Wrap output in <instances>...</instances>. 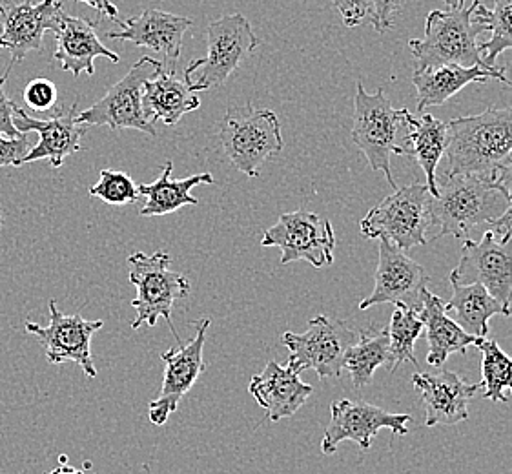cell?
<instances>
[{
	"instance_id": "12",
	"label": "cell",
	"mask_w": 512,
	"mask_h": 474,
	"mask_svg": "<svg viewBox=\"0 0 512 474\" xmlns=\"http://www.w3.org/2000/svg\"><path fill=\"white\" fill-rule=\"evenodd\" d=\"M451 283H480L507 309L512 305V230L498 236L487 230L480 241L467 239Z\"/></svg>"
},
{
	"instance_id": "38",
	"label": "cell",
	"mask_w": 512,
	"mask_h": 474,
	"mask_svg": "<svg viewBox=\"0 0 512 474\" xmlns=\"http://www.w3.org/2000/svg\"><path fill=\"white\" fill-rule=\"evenodd\" d=\"M370 22L378 33H387L394 24V15L400 11L401 0H372Z\"/></svg>"
},
{
	"instance_id": "14",
	"label": "cell",
	"mask_w": 512,
	"mask_h": 474,
	"mask_svg": "<svg viewBox=\"0 0 512 474\" xmlns=\"http://www.w3.org/2000/svg\"><path fill=\"white\" fill-rule=\"evenodd\" d=\"M409 414L387 413L378 405L352 400H336L330 405V423H328L321 453L334 454L339 444L354 442L363 451H369L372 440L381 429H390L396 436L409 434Z\"/></svg>"
},
{
	"instance_id": "21",
	"label": "cell",
	"mask_w": 512,
	"mask_h": 474,
	"mask_svg": "<svg viewBox=\"0 0 512 474\" xmlns=\"http://www.w3.org/2000/svg\"><path fill=\"white\" fill-rule=\"evenodd\" d=\"M248 392L265 409L268 422L290 418L305 405L310 394L314 392L312 385L301 382L299 374L290 367H283L277 361H268L265 371L256 374L248 385Z\"/></svg>"
},
{
	"instance_id": "1",
	"label": "cell",
	"mask_w": 512,
	"mask_h": 474,
	"mask_svg": "<svg viewBox=\"0 0 512 474\" xmlns=\"http://www.w3.org/2000/svg\"><path fill=\"white\" fill-rule=\"evenodd\" d=\"M512 154V106H491L485 112L456 117L447 124V166L441 176L494 177Z\"/></svg>"
},
{
	"instance_id": "17",
	"label": "cell",
	"mask_w": 512,
	"mask_h": 474,
	"mask_svg": "<svg viewBox=\"0 0 512 474\" xmlns=\"http://www.w3.org/2000/svg\"><path fill=\"white\" fill-rule=\"evenodd\" d=\"M210 329V320L197 321V334L188 343H181L179 349H170L161 354L164 361L163 387L154 402H150L148 416L150 422L161 427L177 411L179 402L194 387L199 376L205 372L206 332Z\"/></svg>"
},
{
	"instance_id": "2",
	"label": "cell",
	"mask_w": 512,
	"mask_h": 474,
	"mask_svg": "<svg viewBox=\"0 0 512 474\" xmlns=\"http://www.w3.org/2000/svg\"><path fill=\"white\" fill-rule=\"evenodd\" d=\"M509 205L511 201L489 177H438V194L429 201L432 237L463 239L480 225H492Z\"/></svg>"
},
{
	"instance_id": "16",
	"label": "cell",
	"mask_w": 512,
	"mask_h": 474,
	"mask_svg": "<svg viewBox=\"0 0 512 474\" xmlns=\"http://www.w3.org/2000/svg\"><path fill=\"white\" fill-rule=\"evenodd\" d=\"M61 0H4L0 4V48L21 62L30 52H42L44 35L61 26Z\"/></svg>"
},
{
	"instance_id": "37",
	"label": "cell",
	"mask_w": 512,
	"mask_h": 474,
	"mask_svg": "<svg viewBox=\"0 0 512 474\" xmlns=\"http://www.w3.org/2000/svg\"><path fill=\"white\" fill-rule=\"evenodd\" d=\"M334 8L339 11L347 28H356L365 21H370L372 10L367 0H332Z\"/></svg>"
},
{
	"instance_id": "32",
	"label": "cell",
	"mask_w": 512,
	"mask_h": 474,
	"mask_svg": "<svg viewBox=\"0 0 512 474\" xmlns=\"http://www.w3.org/2000/svg\"><path fill=\"white\" fill-rule=\"evenodd\" d=\"M423 329L425 327H423L420 310L396 307L392 312L389 327V361L385 365L389 372L396 371L405 361H410L412 365L418 363L414 347H416V341L420 340Z\"/></svg>"
},
{
	"instance_id": "4",
	"label": "cell",
	"mask_w": 512,
	"mask_h": 474,
	"mask_svg": "<svg viewBox=\"0 0 512 474\" xmlns=\"http://www.w3.org/2000/svg\"><path fill=\"white\" fill-rule=\"evenodd\" d=\"M480 2H472L461 10H434L425 19V33L421 39L409 41L414 59L420 62L418 70L440 68L447 64L458 66H487L476 37L482 26L474 21V11Z\"/></svg>"
},
{
	"instance_id": "44",
	"label": "cell",
	"mask_w": 512,
	"mask_h": 474,
	"mask_svg": "<svg viewBox=\"0 0 512 474\" xmlns=\"http://www.w3.org/2000/svg\"><path fill=\"white\" fill-rule=\"evenodd\" d=\"M0 227H2V214H0Z\"/></svg>"
},
{
	"instance_id": "6",
	"label": "cell",
	"mask_w": 512,
	"mask_h": 474,
	"mask_svg": "<svg viewBox=\"0 0 512 474\" xmlns=\"http://www.w3.org/2000/svg\"><path fill=\"white\" fill-rule=\"evenodd\" d=\"M170 263L172 258L166 252H155L152 256L135 252L128 258V279L137 287V298L132 301V307L137 312L132 321V329H139L143 325L155 327L157 320L163 318L181 345L183 341L175 330L172 310L177 299L190 296V281L183 274L170 270Z\"/></svg>"
},
{
	"instance_id": "8",
	"label": "cell",
	"mask_w": 512,
	"mask_h": 474,
	"mask_svg": "<svg viewBox=\"0 0 512 474\" xmlns=\"http://www.w3.org/2000/svg\"><path fill=\"white\" fill-rule=\"evenodd\" d=\"M219 139L230 163L248 177L259 176L261 165L283 150L277 115L250 103L226 112L219 124Z\"/></svg>"
},
{
	"instance_id": "27",
	"label": "cell",
	"mask_w": 512,
	"mask_h": 474,
	"mask_svg": "<svg viewBox=\"0 0 512 474\" xmlns=\"http://www.w3.org/2000/svg\"><path fill=\"white\" fill-rule=\"evenodd\" d=\"M451 285L452 298L449 303H445L447 314H454V321L474 338H485L489 334V321L492 316L500 314L511 318L512 310L507 309L498 299L492 298L489 290L480 283Z\"/></svg>"
},
{
	"instance_id": "10",
	"label": "cell",
	"mask_w": 512,
	"mask_h": 474,
	"mask_svg": "<svg viewBox=\"0 0 512 474\" xmlns=\"http://www.w3.org/2000/svg\"><path fill=\"white\" fill-rule=\"evenodd\" d=\"M163 70V62L152 57H141L103 99L77 115L82 126H108L112 130H137L155 135L154 124L148 123L143 112V88Z\"/></svg>"
},
{
	"instance_id": "40",
	"label": "cell",
	"mask_w": 512,
	"mask_h": 474,
	"mask_svg": "<svg viewBox=\"0 0 512 474\" xmlns=\"http://www.w3.org/2000/svg\"><path fill=\"white\" fill-rule=\"evenodd\" d=\"M79 2H84V4L92 6L93 10L97 11V13H101L104 17L112 19V21L117 22V24L121 26V22L123 21L117 17L119 11L115 8V4H113L112 0H79Z\"/></svg>"
},
{
	"instance_id": "24",
	"label": "cell",
	"mask_w": 512,
	"mask_h": 474,
	"mask_svg": "<svg viewBox=\"0 0 512 474\" xmlns=\"http://www.w3.org/2000/svg\"><path fill=\"white\" fill-rule=\"evenodd\" d=\"M201 108V99L179 81L172 72H161L146 81L143 88V112L148 123L161 121L166 126H175L186 114Z\"/></svg>"
},
{
	"instance_id": "3",
	"label": "cell",
	"mask_w": 512,
	"mask_h": 474,
	"mask_svg": "<svg viewBox=\"0 0 512 474\" xmlns=\"http://www.w3.org/2000/svg\"><path fill=\"white\" fill-rule=\"evenodd\" d=\"M407 108L396 110L383 90L365 92L363 83L356 86L352 141L365 154L374 172H383L389 185L396 190L398 183L390 170L392 154L403 155V145L412 128Z\"/></svg>"
},
{
	"instance_id": "22",
	"label": "cell",
	"mask_w": 512,
	"mask_h": 474,
	"mask_svg": "<svg viewBox=\"0 0 512 474\" xmlns=\"http://www.w3.org/2000/svg\"><path fill=\"white\" fill-rule=\"evenodd\" d=\"M57 50L53 53V61L61 64L64 72L79 77L86 73L92 77L95 73V59L104 57L108 61L119 62L121 57L104 46L95 22L81 17L66 15L62 11L61 26L55 31Z\"/></svg>"
},
{
	"instance_id": "29",
	"label": "cell",
	"mask_w": 512,
	"mask_h": 474,
	"mask_svg": "<svg viewBox=\"0 0 512 474\" xmlns=\"http://www.w3.org/2000/svg\"><path fill=\"white\" fill-rule=\"evenodd\" d=\"M389 329H365L358 332V340L350 347L343 369H347L354 387H367L374 372L389 361Z\"/></svg>"
},
{
	"instance_id": "39",
	"label": "cell",
	"mask_w": 512,
	"mask_h": 474,
	"mask_svg": "<svg viewBox=\"0 0 512 474\" xmlns=\"http://www.w3.org/2000/svg\"><path fill=\"white\" fill-rule=\"evenodd\" d=\"M494 183L512 203V154L494 172Z\"/></svg>"
},
{
	"instance_id": "11",
	"label": "cell",
	"mask_w": 512,
	"mask_h": 474,
	"mask_svg": "<svg viewBox=\"0 0 512 474\" xmlns=\"http://www.w3.org/2000/svg\"><path fill=\"white\" fill-rule=\"evenodd\" d=\"M261 247L279 248L281 265L307 261L314 268H325L334 263L336 234L328 219L297 210L283 214L274 227L265 230Z\"/></svg>"
},
{
	"instance_id": "33",
	"label": "cell",
	"mask_w": 512,
	"mask_h": 474,
	"mask_svg": "<svg viewBox=\"0 0 512 474\" xmlns=\"http://www.w3.org/2000/svg\"><path fill=\"white\" fill-rule=\"evenodd\" d=\"M90 196L99 197L113 207H123L139 199V185L126 172L101 170V179L90 188Z\"/></svg>"
},
{
	"instance_id": "7",
	"label": "cell",
	"mask_w": 512,
	"mask_h": 474,
	"mask_svg": "<svg viewBox=\"0 0 512 474\" xmlns=\"http://www.w3.org/2000/svg\"><path fill=\"white\" fill-rule=\"evenodd\" d=\"M431 196L427 185L421 183L396 188L361 219V236L387 239L403 252L427 245L431 232Z\"/></svg>"
},
{
	"instance_id": "25",
	"label": "cell",
	"mask_w": 512,
	"mask_h": 474,
	"mask_svg": "<svg viewBox=\"0 0 512 474\" xmlns=\"http://www.w3.org/2000/svg\"><path fill=\"white\" fill-rule=\"evenodd\" d=\"M423 327L427 329L429 354L427 363L440 369L452 354H465L474 345L476 338L461 329L445 309V301L432 292L425 294V303L420 310Z\"/></svg>"
},
{
	"instance_id": "20",
	"label": "cell",
	"mask_w": 512,
	"mask_h": 474,
	"mask_svg": "<svg viewBox=\"0 0 512 474\" xmlns=\"http://www.w3.org/2000/svg\"><path fill=\"white\" fill-rule=\"evenodd\" d=\"M192 24L188 17L163 10H146L139 17L121 22V31H108L106 37L132 42L134 46L163 53L166 59L177 61L183 53L186 30Z\"/></svg>"
},
{
	"instance_id": "23",
	"label": "cell",
	"mask_w": 512,
	"mask_h": 474,
	"mask_svg": "<svg viewBox=\"0 0 512 474\" xmlns=\"http://www.w3.org/2000/svg\"><path fill=\"white\" fill-rule=\"evenodd\" d=\"M505 68L500 66H458L447 64L440 68H427L416 70L412 75V84L418 92V112L431 106H441L447 103L456 93L461 92L467 84H485L489 79H498L500 83L512 88V81L505 75Z\"/></svg>"
},
{
	"instance_id": "31",
	"label": "cell",
	"mask_w": 512,
	"mask_h": 474,
	"mask_svg": "<svg viewBox=\"0 0 512 474\" xmlns=\"http://www.w3.org/2000/svg\"><path fill=\"white\" fill-rule=\"evenodd\" d=\"M474 21L483 31H492V37L480 46L483 62L496 66V59L505 50H512V0H494V8L487 10L483 2L474 11Z\"/></svg>"
},
{
	"instance_id": "5",
	"label": "cell",
	"mask_w": 512,
	"mask_h": 474,
	"mask_svg": "<svg viewBox=\"0 0 512 474\" xmlns=\"http://www.w3.org/2000/svg\"><path fill=\"white\" fill-rule=\"evenodd\" d=\"M208 52L186 66L185 83L192 92H208L226 83V79L248 59L259 39L245 15H225L208 24Z\"/></svg>"
},
{
	"instance_id": "26",
	"label": "cell",
	"mask_w": 512,
	"mask_h": 474,
	"mask_svg": "<svg viewBox=\"0 0 512 474\" xmlns=\"http://www.w3.org/2000/svg\"><path fill=\"white\" fill-rule=\"evenodd\" d=\"M174 163L166 161L161 170V176L150 185H139V196L146 197V205L141 208V217H161L174 214L185 205L197 207L199 201L192 196V190L197 185H214L212 174H197V176L174 179Z\"/></svg>"
},
{
	"instance_id": "19",
	"label": "cell",
	"mask_w": 512,
	"mask_h": 474,
	"mask_svg": "<svg viewBox=\"0 0 512 474\" xmlns=\"http://www.w3.org/2000/svg\"><path fill=\"white\" fill-rule=\"evenodd\" d=\"M412 385L425 407V425H456L469 420V403L483 391V383L465 382L456 372H416Z\"/></svg>"
},
{
	"instance_id": "41",
	"label": "cell",
	"mask_w": 512,
	"mask_h": 474,
	"mask_svg": "<svg viewBox=\"0 0 512 474\" xmlns=\"http://www.w3.org/2000/svg\"><path fill=\"white\" fill-rule=\"evenodd\" d=\"M492 230H494L498 236H502L505 232L512 230V203L509 205V208L505 210V214L492 223Z\"/></svg>"
},
{
	"instance_id": "35",
	"label": "cell",
	"mask_w": 512,
	"mask_h": 474,
	"mask_svg": "<svg viewBox=\"0 0 512 474\" xmlns=\"http://www.w3.org/2000/svg\"><path fill=\"white\" fill-rule=\"evenodd\" d=\"M11 68H13V64L8 66L6 72L0 75V135L17 139V137L24 134H21L13 123V106H15V103L8 99V95H6V83L10 79Z\"/></svg>"
},
{
	"instance_id": "15",
	"label": "cell",
	"mask_w": 512,
	"mask_h": 474,
	"mask_svg": "<svg viewBox=\"0 0 512 474\" xmlns=\"http://www.w3.org/2000/svg\"><path fill=\"white\" fill-rule=\"evenodd\" d=\"M50 325L41 327L26 321V330L35 336L46 351V358L52 365L73 361L79 365L88 378H97V367L93 365L92 338L97 330L103 329L104 321L84 320L79 314L66 316L57 307V301H50Z\"/></svg>"
},
{
	"instance_id": "30",
	"label": "cell",
	"mask_w": 512,
	"mask_h": 474,
	"mask_svg": "<svg viewBox=\"0 0 512 474\" xmlns=\"http://www.w3.org/2000/svg\"><path fill=\"white\" fill-rule=\"evenodd\" d=\"M474 347L482 352V398L491 402L509 403L505 391L512 394V358L498 341L476 338Z\"/></svg>"
},
{
	"instance_id": "36",
	"label": "cell",
	"mask_w": 512,
	"mask_h": 474,
	"mask_svg": "<svg viewBox=\"0 0 512 474\" xmlns=\"http://www.w3.org/2000/svg\"><path fill=\"white\" fill-rule=\"evenodd\" d=\"M31 150V141L28 134L17 139L2 137L0 135V168L2 166H22V159Z\"/></svg>"
},
{
	"instance_id": "9",
	"label": "cell",
	"mask_w": 512,
	"mask_h": 474,
	"mask_svg": "<svg viewBox=\"0 0 512 474\" xmlns=\"http://www.w3.org/2000/svg\"><path fill=\"white\" fill-rule=\"evenodd\" d=\"M356 340V330L327 316H316L303 334L285 332L281 338L288 349L287 367L297 374L316 371L321 380L341 376L345 354Z\"/></svg>"
},
{
	"instance_id": "28",
	"label": "cell",
	"mask_w": 512,
	"mask_h": 474,
	"mask_svg": "<svg viewBox=\"0 0 512 474\" xmlns=\"http://www.w3.org/2000/svg\"><path fill=\"white\" fill-rule=\"evenodd\" d=\"M447 150V124L431 114L412 117V128L403 145V155L418 161L427 177V188L432 196L438 194V166Z\"/></svg>"
},
{
	"instance_id": "13",
	"label": "cell",
	"mask_w": 512,
	"mask_h": 474,
	"mask_svg": "<svg viewBox=\"0 0 512 474\" xmlns=\"http://www.w3.org/2000/svg\"><path fill=\"white\" fill-rule=\"evenodd\" d=\"M429 274L420 263L410 259L401 248L387 239H379V261L374 274V290L369 298L359 301V309L367 310L383 303L394 307L423 309L429 292Z\"/></svg>"
},
{
	"instance_id": "43",
	"label": "cell",
	"mask_w": 512,
	"mask_h": 474,
	"mask_svg": "<svg viewBox=\"0 0 512 474\" xmlns=\"http://www.w3.org/2000/svg\"><path fill=\"white\" fill-rule=\"evenodd\" d=\"M48 474H84L82 471H79V469H73V467H70V465H62V467H59V469H55V471H52V473Z\"/></svg>"
},
{
	"instance_id": "18",
	"label": "cell",
	"mask_w": 512,
	"mask_h": 474,
	"mask_svg": "<svg viewBox=\"0 0 512 474\" xmlns=\"http://www.w3.org/2000/svg\"><path fill=\"white\" fill-rule=\"evenodd\" d=\"M13 123L21 134L37 132L39 143L31 146L28 155L22 159V165L48 159L53 168H59L68 155L81 150L82 135L86 128L77 123V104L70 108H59L50 119L31 117L21 106H13Z\"/></svg>"
},
{
	"instance_id": "34",
	"label": "cell",
	"mask_w": 512,
	"mask_h": 474,
	"mask_svg": "<svg viewBox=\"0 0 512 474\" xmlns=\"http://www.w3.org/2000/svg\"><path fill=\"white\" fill-rule=\"evenodd\" d=\"M24 103L26 106L42 114V112H50L53 106L57 104V86L50 79H33L22 92Z\"/></svg>"
},
{
	"instance_id": "42",
	"label": "cell",
	"mask_w": 512,
	"mask_h": 474,
	"mask_svg": "<svg viewBox=\"0 0 512 474\" xmlns=\"http://www.w3.org/2000/svg\"><path fill=\"white\" fill-rule=\"evenodd\" d=\"M447 4V10H461L467 6V2H483V0H443Z\"/></svg>"
}]
</instances>
